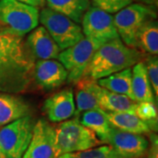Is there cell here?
<instances>
[{
    "label": "cell",
    "instance_id": "6da1fadb",
    "mask_svg": "<svg viewBox=\"0 0 158 158\" xmlns=\"http://www.w3.org/2000/svg\"><path fill=\"white\" fill-rule=\"evenodd\" d=\"M34 58L22 36L0 30V92L22 93L33 79Z\"/></svg>",
    "mask_w": 158,
    "mask_h": 158
},
{
    "label": "cell",
    "instance_id": "7a4b0ae2",
    "mask_svg": "<svg viewBox=\"0 0 158 158\" xmlns=\"http://www.w3.org/2000/svg\"><path fill=\"white\" fill-rule=\"evenodd\" d=\"M142 57L143 54L141 51L127 46L119 38L112 40L98 48L85 69L83 77H89L98 81L109 75L133 67L141 61Z\"/></svg>",
    "mask_w": 158,
    "mask_h": 158
},
{
    "label": "cell",
    "instance_id": "3957f363",
    "mask_svg": "<svg viewBox=\"0 0 158 158\" xmlns=\"http://www.w3.org/2000/svg\"><path fill=\"white\" fill-rule=\"evenodd\" d=\"M55 130L56 157L63 154L81 152L102 143L96 135L77 118L62 121Z\"/></svg>",
    "mask_w": 158,
    "mask_h": 158
},
{
    "label": "cell",
    "instance_id": "277c9868",
    "mask_svg": "<svg viewBox=\"0 0 158 158\" xmlns=\"http://www.w3.org/2000/svg\"><path fill=\"white\" fill-rule=\"evenodd\" d=\"M152 19H156V8L140 3H132L113 16L119 39L127 46L135 48L137 33Z\"/></svg>",
    "mask_w": 158,
    "mask_h": 158
},
{
    "label": "cell",
    "instance_id": "5b68a950",
    "mask_svg": "<svg viewBox=\"0 0 158 158\" xmlns=\"http://www.w3.org/2000/svg\"><path fill=\"white\" fill-rule=\"evenodd\" d=\"M38 8L18 0H0V24L19 36L29 34L39 25Z\"/></svg>",
    "mask_w": 158,
    "mask_h": 158
},
{
    "label": "cell",
    "instance_id": "8992f818",
    "mask_svg": "<svg viewBox=\"0 0 158 158\" xmlns=\"http://www.w3.org/2000/svg\"><path fill=\"white\" fill-rule=\"evenodd\" d=\"M39 21L49 33L61 51L73 46L85 37L78 24L48 7L42 8Z\"/></svg>",
    "mask_w": 158,
    "mask_h": 158
},
{
    "label": "cell",
    "instance_id": "52a82bcc",
    "mask_svg": "<svg viewBox=\"0 0 158 158\" xmlns=\"http://www.w3.org/2000/svg\"><path fill=\"white\" fill-rule=\"evenodd\" d=\"M104 43L99 40L84 37L73 46L60 52L57 59L68 71L67 80L69 83L76 84L82 78L85 69L94 54Z\"/></svg>",
    "mask_w": 158,
    "mask_h": 158
},
{
    "label": "cell",
    "instance_id": "ba28073f",
    "mask_svg": "<svg viewBox=\"0 0 158 158\" xmlns=\"http://www.w3.org/2000/svg\"><path fill=\"white\" fill-rule=\"evenodd\" d=\"M34 126L33 118L26 116L0 128V148L6 158H22L31 141Z\"/></svg>",
    "mask_w": 158,
    "mask_h": 158
},
{
    "label": "cell",
    "instance_id": "9c48e42d",
    "mask_svg": "<svg viewBox=\"0 0 158 158\" xmlns=\"http://www.w3.org/2000/svg\"><path fill=\"white\" fill-rule=\"evenodd\" d=\"M82 31L85 37L107 42L118 39L113 14L96 6H90L82 19Z\"/></svg>",
    "mask_w": 158,
    "mask_h": 158
},
{
    "label": "cell",
    "instance_id": "30bf717a",
    "mask_svg": "<svg viewBox=\"0 0 158 158\" xmlns=\"http://www.w3.org/2000/svg\"><path fill=\"white\" fill-rule=\"evenodd\" d=\"M22 158H56V130L44 118L34 123L31 141Z\"/></svg>",
    "mask_w": 158,
    "mask_h": 158
},
{
    "label": "cell",
    "instance_id": "8fae6325",
    "mask_svg": "<svg viewBox=\"0 0 158 158\" xmlns=\"http://www.w3.org/2000/svg\"><path fill=\"white\" fill-rule=\"evenodd\" d=\"M124 158H142L147 155L148 140L144 135L125 132L112 127L105 140Z\"/></svg>",
    "mask_w": 158,
    "mask_h": 158
},
{
    "label": "cell",
    "instance_id": "7c38bea8",
    "mask_svg": "<svg viewBox=\"0 0 158 158\" xmlns=\"http://www.w3.org/2000/svg\"><path fill=\"white\" fill-rule=\"evenodd\" d=\"M33 78L45 90H54L64 84L68 78V71L56 59L38 60L34 63Z\"/></svg>",
    "mask_w": 158,
    "mask_h": 158
},
{
    "label": "cell",
    "instance_id": "4fadbf2b",
    "mask_svg": "<svg viewBox=\"0 0 158 158\" xmlns=\"http://www.w3.org/2000/svg\"><path fill=\"white\" fill-rule=\"evenodd\" d=\"M43 110L51 122L58 123L70 118L76 113L73 90L64 89L48 98Z\"/></svg>",
    "mask_w": 158,
    "mask_h": 158
},
{
    "label": "cell",
    "instance_id": "5bb4252c",
    "mask_svg": "<svg viewBox=\"0 0 158 158\" xmlns=\"http://www.w3.org/2000/svg\"><path fill=\"white\" fill-rule=\"evenodd\" d=\"M26 44L34 59H57L61 49L44 27H35L29 33Z\"/></svg>",
    "mask_w": 158,
    "mask_h": 158
},
{
    "label": "cell",
    "instance_id": "9a60e30c",
    "mask_svg": "<svg viewBox=\"0 0 158 158\" xmlns=\"http://www.w3.org/2000/svg\"><path fill=\"white\" fill-rule=\"evenodd\" d=\"M99 87L97 80L91 79L89 77H83L76 83L75 114H80L88 110L99 108L97 96Z\"/></svg>",
    "mask_w": 158,
    "mask_h": 158
},
{
    "label": "cell",
    "instance_id": "2e32d148",
    "mask_svg": "<svg viewBox=\"0 0 158 158\" xmlns=\"http://www.w3.org/2000/svg\"><path fill=\"white\" fill-rule=\"evenodd\" d=\"M30 107L14 94L0 92V128L18 118L29 116Z\"/></svg>",
    "mask_w": 158,
    "mask_h": 158
},
{
    "label": "cell",
    "instance_id": "e0dca14e",
    "mask_svg": "<svg viewBox=\"0 0 158 158\" xmlns=\"http://www.w3.org/2000/svg\"><path fill=\"white\" fill-rule=\"evenodd\" d=\"M97 96L98 106L105 112L135 113L136 102L126 95L110 91L100 86Z\"/></svg>",
    "mask_w": 158,
    "mask_h": 158
},
{
    "label": "cell",
    "instance_id": "ac0fdd59",
    "mask_svg": "<svg viewBox=\"0 0 158 158\" xmlns=\"http://www.w3.org/2000/svg\"><path fill=\"white\" fill-rule=\"evenodd\" d=\"M132 91L135 102L155 104L154 92L143 61L138 62L132 68Z\"/></svg>",
    "mask_w": 158,
    "mask_h": 158
},
{
    "label": "cell",
    "instance_id": "d6986e66",
    "mask_svg": "<svg viewBox=\"0 0 158 158\" xmlns=\"http://www.w3.org/2000/svg\"><path fill=\"white\" fill-rule=\"evenodd\" d=\"M106 113L111 125L115 128L138 135H149L152 131L147 122L137 117L135 113Z\"/></svg>",
    "mask_w": 158,
    "mask_h": 158
},
{
    "label": "cell",
    "instance_id": "ffe728a7",
    "mask_svg": "<svg viewBox=\"0 0 158 158\" xmlns=\"http://www.w3.org/2000/svg\"><path fill=\"white\" fill-rule=\"evenodd\" d=\"M78 120L85 127L91 130L102 143L105 142L113 126L107 118L106 113L100 108H94L81 113Z\"/></svg>",
    "mask_w": 158,
    "mask_h": 158
},
{
    "label": "cell",
    "instance_id": "44dd1931",
    "mask_svg": "<svg viewBox=\"0 0 158 158\" xmlns=\"http://www.w3.org/2000/svg\"><path fill=\"white\" fill-rule=\"evenodd\" d=\"M48 7L81 24L85 12L90 7V0H45Z\"/></svg>",
    "mask_w": 158,
    "mask_h": 158
},
{
    "label": "cell",
    "instance_id": "7402d4cb",
    "mask_svg": "<svg viewBox=\"0 0 158 158\" xmlns=\"http://www.w3.org/2000/svg\"><path fill=\"white\" fill-rule=\"evenodd\" d=\"M98 85L106 90L126 95L135 101L132 91V68L125 69L118 72L98 79Z\"/></svg>",
    "mask_w": 158,
    "mask_h": 158
},
{
    "label": "cell",
    "instance_id": "603a6c76",
    "mask_svg": "<svg viewBox=\"0 0 158 158\" xmlns=\"http://www.w3.org/2000/svg\"><path fill=\"white\" fill-rule=\"evenodd\" d=\"M136 48L148 55L158 54V23L156 19L147 22L136 35Z\"/></svg>",
    "mask_w": 158,
    "mask_h": 158
},
{
    "label": "cell",
    "instance_id": "cb8c5ba5",
    "mask_svg": "<svg viewBox=\"0 0 158 158\" xmlns=\"http://www.w3.org/2000/svg\"><path fill=\"white\" fill-rule=\"evenodd\" d=\"M135 114L146 121L152 131L157 129V109L150 102H136Z\"/></svg>",
    "mask_w": 158,
    "mask_h": 158
},
{
    "label": "cell",
    "instance_id": "d4e9b609",
    "mask_svg": "<svg viewBox=\"0 0 158 158\" xmlns=\"http://www.w3.org/2000/svg\"><path fill=\"white\" fill-rule=\"evenodd\" d=\"M71 154L74 158H124L109 144L98 145L81 152Z\"/></svg>",
    "mask_w": 158,
    "mask_h": 158
},
{
    "label": "cell",
    "instance_id": "484cf974",
    "mask_svg": "<svg viewBox=\"0 0 158 158\" xmlns=\"http://www.w3.org/2000/svg\"><path fill=\"white\" fill-rule=\"evenodd\" d=\"M148 77L156 98L158 97V58L157 56L148 55L143 61Z\"/></svg>",
    "mask_w": 158,
    "mask_h": 158
},
{
    "label": "cell",
    "instance_id": "4316f807",
    "mask_svg": "<svg viewBox=\"0 0 158 158\" xmlns=\"http://www.w3.org/2000/svg\"><path fill=\"white\" fill-rule=\"evenodd\" d=\"M92 3L93 6L113 14L129 6L133 3V0H92Z\"/></svg>",
    "mask_w": 158,
    "mask_h": 158
},
{
    "label": "cell",
    "instance_id": "83f0119b",
    "mask_svg": "<svg viewBox=\"0 0 158 158\" xmlns=\"http://www.w3.org/2000/svg\"><path fill=\"white\" fill-rule=\"evenodd\" d=\"M147 156L148 158H158V140L157 135L154 133L149 134Z\"/></svg>",
    "mask_w": 158,
    "mask_h": 158
},
{
    "label": "cell",
    "instance_id": "f1b7e54d",
    "mask_svg": "<svg viewBox=\"0 0 158 158\" xmlns=\"http://www.w3.org/2000/svg\"><path fill=\"white\" fill-rule=\"evenodd\" d=\"M21 3H24L26 5H28V6H34L36 8H40V7H43V6L45 5V0H18Z\"/></svg>",
    "mask_w": 158,
    "mask_h": 158
},
{
    "label": "cell",
    "instance_id": "f546056e",
    "mask_svg": "<svg viewBox=\"0 0 158 158\" xmlns=\"http://www.w3.org/2000/svg\"><path fill=\"white\" fill-rule=\"evenodd\" d=\"M133 1H135L137 3L143 4V5H146V6H153L155 8H156L158 2V0H133Z\"/></svg>",
    "mask_w": 158,
    "mask_h": 158
},
{
    "label": "cell",
    "instance_id": "4dcf8cb0",
    "mask_svg": "<svg viewBox=\"0 0 158 158\" xmlns=\"http://www.w3.org/2000/svg\"><path fill=\"white\" fill-rule=\"evenodd\" d=\"M56 158H74V157H73V156H72V154L70 153V154H63V155H61V156H59Z\"/></svg>",
    "mask_w": 158,
    "mask_h": 158
},
{
    "label": "cell",
    "instance_id": "1f68e13d",
    "mask_svg": "<svg viewBox=\"0 0 158 158\" xmlns=\"http://www.w3.org/2000/svg\"><path fill=\"white\" fill-rule=\"evenodd\" d=\"M0 158H6V156H5V154L3 152V150H2V148H0Z\"/></svg>",
    "mask_w": 158,
    "mask_h": 158
},
{
    "label": "cell",
    "instance_id": "d6a6232c",
    "mask_svg": "<svg viewBox=\"0 0 158 158\" xmlns=\"http://www.w3.org/2000/svg\"><path fill=\"white\" fill-rule=\"evenodd\" d=\"M3 28H4V27H3V26H2V25L0 24V30H1V29H3Z\"/></svg>",
    "mask_w": 158,
    "mask_h": 158
}]
</instances>
